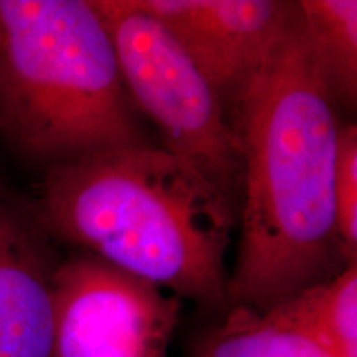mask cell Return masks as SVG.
Segmentation results:
<instances>
[{
  "mask_svg": "<svg viewBox=\"0 0 357 357\" xmlns=\"http://www.w3.org/2000/svg\"><path fill=\"white\" fill-rule=\"evenodd\" d=\"M189 357H333L301 334L252 307L230 306L225 318L195 339Z\"/></svg>",
  "mask_w": 357,
  "mask_h": 357,
  "instance_id": "10",
  "label": "cell"
},
{
  "mask_svg": "<svg viewBox=\"0 0 357 357\" xmlns=\"http://www.w3.org/2000/svg\"><path fill=\"white\" fill-rule=\"evenodd\" d=\"M336 229L347 265L357 263V128L341 124L334 171Z\"/></svg>",
  "mask_w": 357,
  "mask_h": 357,
  "instance_id": "11",
  "label": "cell"
},
{
  "mask_svg": "<svg viewBox=\"0 0 357 357\" xmlns=\"http://www.w3.org/2000/svg\"><path fill=\"white\" fill-rule=\"evenodd\" d=\"M53 357H166L177 296L79 252L53 275Z\"/></svg>",
  "mask_w": 357,
  "mask_h": 357,
  "instance_id": "5",
  "label": "cell"
},
{
  "mask_svg": "<svg viewBox=\"0 0 357 357\" xmlns=\"http://www.w3.org/2000/svg\"><path fill=\"white\" fill-rule=\"evenodd\" d=\"M234 111L243 204L229 305L266 312L347 266L334 207L341 123L300 6Z\"/></svg>",
  "mask_w": 357,
  "mask_h": 357,
  "instance_id": "1",
  "label": "cell"
},
{
  "mask_svg": "<svg viewBox=\"0 0 357 357\" xmlns=\"http://www.w3.org/2000/svg\"><path fill=\"white\" fill-rule=\"evenodd\" d=\"M42 227L124 273L211 311H229L235 207L197 169L151 144L55 164Z\"/></svg>",
  "mask_w": 357,
  "mask_h": 357,
  "instance_id": "2",
  "label": "cell"
},
{
  "mask_svg": "<svg viewBox=\"0 0 357 357\" xmlns=\"http://www.w3.org/2000/svg\"><path fill=\"white\" fill-rule=\"evenodd\" d=\"M56 266L30 223L0 202V357H53Z\"/></svg>",
  "mask_w": 357,
  "mask_h": 357,
  "instance_id": "7",
  "label": "cell"
},
{
  "mask_svg": "<svg viewBox=\"0 0 357 357\" xmlns=\"http://www.w3.org/2000/svg\"><path fill=\"white\" fill-rule=\"evenodd\" d=\"M333 357H357V263L263 312Z\"/></svg>",
  "mask_w": 357,
  "mask_h": 357,
  "instance_id": "8",
  "label": "cell"
},
{
  "mask_svg": "<svg viewBox=\"0 0 357 357\" xmlns=\"http://www.w3.org/2000/svg\"><path fill=\"white\" fill-rule=\"evenodd\" d=\"M0 126L52 166L147 144L93 0H0Z\"/></svg>",
  "mask_w": 357,
  "mask_h": 357,
  "instance_id": "3",
  "label": "cell"
},
{
  "mask_svg": "<svg viewBox=\"0 0 357 357\" xmlns=\"http://www.w3.org/2000/svg\"><path fill=\"white\" fill-rule=\"evenodd\" d=\"M132 2L172 35L225 109L236 105L298 8V2L281 0Z\"/></svg>",
  "mask_w": 357,
  "mask_h": 357,
  "instance_id": "6",
  "label": "cell"
},
{
  "mask_svg": "<svg viewBox=\"0 0 357 357\" xmlns=\"http://www.w3.org/2000/svg\"><path fill=\"white\" fill-rule=\"evenodd\" d=\"M105 20L132 105L162 134L166 151L238 207L242 146L217 91L171 33L132 0H93Z\"/></svg>",
  "mask_w": 357,
  "mask_h": 357,
  "instance_id": "4",
  "label": "cell"
},
{
  "mask_svg": "<svg viewBox=\"0 0 357 357\" xmlns=\"http://www.w3.org/2000/svg\"><path fill=\"white\" fill-rule=\"evenodd\" d=\"M312 58L329 95L347 108L357 98V2H298Z\"/></svg>",
  "mask_w": 357,
  "mask_h": 357,
  "instance_id": "9",
  "label": "cell"
}]
</instances>
